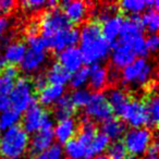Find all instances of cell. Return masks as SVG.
Instances as JSON below:
<instances>
[{
  "label": "cell",
  "instance_id": "obj_30",
  "mask_svg": "<svg viewBox=\"0 0 159 159\" xmlns=\"http://www.w3.org/2000/svg\"><path fill=\"white\" fill-rule=\"evenodd\" d=\"M96 134H97V129L95 123L91 119H86V118L83 119L82 123L80 125V131L76 139L80 142H82L85 146H89Z\"/></svg>",
  "mask_w": 159,
  "mask_h": 159
},
{
  "label": "cell",
  "instance_id": "obj_36",
  "mask_svg": "<svg viewBox=\"0 0 159 159\" xmlns=\"http://www.w3.org/2000/svg\"><path fill=\"white\" fill-rule=\"evenodd\" d=\"M32 159H64L63 148L59 144H52L48 149L35 155Z\"/></svg>",
  "mask_w": 159,
  "mask_h": 159
},
{
  "label": "cell",
  "instance_id": "obj_48",
  "mask_svg": "<svg viewBox=\"0 0 159 159\" xmlns=\"http://www.w3.org/2000/svg\"><path fill=\"white\" fill-rule=\"evenodd\" d=\"M142 159H157V157H150V156H147V157H144Z\"/></svg>",
  "mask_w": 159,
  "mask_h": 159
},
{
  "label": "cell",
  "instance_id": "obj_42",
  "mask_svg": "<svg viewBox=\"0 0 159 159\" xmlns=\"http://www.w3.org/2000/svg\"><path fill=\"white\" fill-rule=\"evenodd\" d=\"M32 83H33L34 89H37L38 91L42 89L43 87H45L47 85V81H46V77H45V74H43V73L37 74L35 77H34Z\"/></svg>",
  "mask_w": 159,
  "mask_h": 159
},
{
  "label": "cell",
  "instance_id": "obj_7",
  "mask_svg": "<svg viewBox=\"0 0 159 159\" xmlns=\"http://www.w3.org/2000/svg\"><path fill=\"white\" fill-rule=\"evenodd\" d=\"M85 113L89 118L97 122H102L112 118V110L108 104L106 95L102 92L92 94L89 104L85 107Z\"/></svg>",
  "mask_w": 159,
  "mask_h": 159
},
{
  "label": "cell",
  "instance_id": "obj_31",
  "mask_svg": "<svg viewBox=\"0 0 159 159\" xmlns=\"http://www.w3.org/2000/svg\"><path fill=\"white\" fill-rule=\"evenodd\" d=\"M141 23L143 29H145L149 34H157L159 29V14L156 10L148 9L141 16Z\"/></svg>",
  "mask_w": 159,
  "mask_h": 159
},
{
  "label": "cell",
  "instance_id": "obj_33",
  "mask_svg": "<svg viewBox=\"0 0 159 159\" xmlns=\"http://www.w3.org/2000/svg\"><path fill=\"white\" fill-rule=\"evenodd\" d=\"M21 120V113L16 112L12 108H8L0 115V129L7 130L12 126L18 125Z\"/></svg>",
  "mask_w": 159,
  "mask_h": 159
},
{
  "label": "cell",
  "instance_id": "obj_24",
  "mask_svg": "<svg viewBox=\"0 0 159 159\" xmlns=\"http://www.w3.org/2000/svg\"><path fill=\"white\" fill-rule=\"evenodd\" d=\"M70 73L64 70L59 63L51 64L45 73L47 83H49V85H57V86H64L70 81Z\"/></svg>",
  "mask_w": 159,
  "mask_h": 159
},
{
  "label": "cell",
  "instance_id": "obj_34",
  "mask_svg": "<svg viewBox=\"0 0 159 159\" xmlns=\"http://www.w3.org/2000/svg\"><path fill=\"white\" fill-rule=\"evenodd\" d=\"M91 91L86 89H74L69 97H70V100L74 106V108H85L91 99Z\"/></svg>",
  "mask_w": 159,
  "mask_h": 159
},
{
  "label": "cell",
  "instance_id": "obj_12",
  "mask_svg": "<svg viewBox=\"0 0 159 159\" xmlns=\"http://www.w3.org/2000/svg\"><path fill=\"white\" fill-rule=\"evenodd\" d=\"M79 30L72 26L68 30L59 32L51 38L45 40H46L47 48L60 52L61 50L69 48V47H75V45L79 43Z\"/></svg>",
  "mask_w": 159,
  "mask_h": 159
},
{
  "label": "cell",
  "instance_id": "obj_43",
  "mask_svg": "<svg viewBox=\"0 0 159 159\" xmlns=\"http://www.w3.org/2000/svg\"><path fill=\"white\" fill-rule=\"evenodd\" d=\"M10 27L9 18L5 16H0V36H2Z\"/></svg>",
  "mask_w": 159,
  "mask_h": 159
},
{
  "label": "cell",
  "instance_id": "obj_1",
  "mask_svg": "<svg viewBox=\"0 0 159 159\" xmlns=\"http://www.w3.org/2000/svg\"><path fill=\"white\" fill-rule=\"evenodd\" d=\"M80 51L83 62L87 64H98L108 58L111 45L104 39L100 32V25L97 21L85 23L79 31Z\"/></svg>",
  "mask_w": 159,
  "mask_h": 159
},
{
  "label": "cell",
  "instance_id": "obj_35",
  "mask_svg": "<svg viewBox=\"0 0 159 159\" xmlns=\"http://www.w3.org/2000/svg\"><path fill=\"white\" fill-rule=\"evenodd\" d=\"M89 82V68H81L70 76V86L74 89H84V85Z\"/></svg>",
  "mask_w": 159,
  "mask_h": 159
},
{
  "label": "cell",
  "instance_id": "obj_41",
  "mask_svg": "<svg viewBox=\"0 0 159 159\" xmlns=\"http://www.w3.org/2000/svg\"><path fill=\"white\" fill-rule=\"evenodd\" d=\"M16 1L13 0H0V14H8L12 12L16 8Z\"/></svg>",
  "mask_w": 159,
  "mask_h": 159
},
{
  "label": "cell",
  "instance_id": "obj_37",
  "mask_svg": "<svg viewBox=\"0 0 159 159\" xmlns=\"http://www.w3.org/2000/svg\"><path fill=\"white\" fill-rule=\"evenodd\" d=\"M26 44L30 50L37 51V52H46L47 44L46 40L40 35H26Z\"/></svg>",
  "mask_w": 159,
  "mask_h": 159
},
{
  "label": "cell",
  "instance_id": "obj_20",
  "mask_svg": "<svg viewBox=\"0 0 159 159\" xmlns=\"http://www.w3.org/2000/svg\"><path fill=\"white\" fill-rule=\"evenodd\" d=\"M19 75L16 66H6L0 73V96L9 97Z\"/></svg>",
  "mask_w": 159,
  "mask_h": 159
},
{
  "label": "cell",
  "instance_id": "obj_49",
  "mask_svg": "<svg viewBox=\"0 0 159 159\" xmlns=\"http://www.w3.org/2000/svg\"><path fill=\"white\" fill-rule=\"evenodd\" d=\"M124 159H136V157H134V156H131V155H130V156H126Z\"/></svg>",
  "mask_w": 159,
  "mask_h": 159
},
{
  "label": "cell",
  "instance_id": "obj_46",
  "mask_svg": "<svg viewBox=\"0 0 159 159\" xmlns=\"http://www.w3.org/2000/svg\"><path fill=\"white\" fill-rule=\"evenodd\" d=\"M6 66H7V62H6L5 57H3V52L1 51V49H0V71L2 70Z\"/></svg>",
  "mask_w": 159,
  "mask_h": 159
},
{
  "label": "cell",
  "instance_id": "obj_39",
  "mask_svg": "<svg viewBox=\"0 0 159 159\" xmlns=\"http://www.w3.org/2000/svg\"><path fill=\"white\" fill-rule=\"evenodd\" d=\"M22 7L27 12H37L44 7H48V1H44V0H25L22 2Z\"/></svg>",
  "mask_w": 159,
  "mask_h": 159
},
{
  "label": "cell",
  "instance_id": "obj_6",
  "mask_svg": "<svg viewBox=\"0 0 159 159\" xmlns=\"http://www.w3.org/2000/svg\"><path fill=\"white\" fill-rule=\"evenodd\" d=\"M152 141V132L150 129L137 128L126 131L123 135L122 143L131 156L137 157L147 152L148 147Z\"/></svg>",
  "mask_w": 159,
  "mask_h": 159
},
{
  "label": "cell",
  "instance_id": "obj_29",
  "mask_svg": "<svg viewBox=\"0 0 159 159\" xmlns=\"http://www.w3.org/2000/svg\"><path fill=\"white\" fill-rule=\"evenodd\" d=\"M109 145H110V139L102 134V132L97 133L92 139V142L87 146V154H89V158L92 159L96 156H99L104 152L108 149Z\"/></svg>",
  "mask_w": 159,
  "mask_h": 159
},
{
  "label": "cell",
  "instance_id": "obj_22",
  "mask_svg": "<svg viewBox=\"0 0 159 159\" xmlns=\"http://www.w3.org/2000/svg\"><path fill=\"white\" fill-rule=\"evenodd\" d=\"M144 102V108L146 113V125L156 128L159 121V100L156 93H150ZM148 128V129H149Z\"/></svg>",
  "mask_w": 159,
  "mask_h": 159
},
{
  "label": "cell",
  "instance_id": "obj_45",
  "mask_svg": "<svg viewBox=\"0 0 159 159\" xmlns=\"http://www.w3.org/2000/svg\"><path fill=\"white\" fill-rule=\"evenodd\" d=\"M8 108H10L9 97H2V96H0V112L7 110Z\"/></svg>",
  "mask_w": 159,
  "mask_h": 159
},
{
  "label": "cell",
  "instance_id": "obj_32",
  "mask_svg": "<svg viewBox=\"0 0 159 159\" xmlns=\"http://www.w3.org/2000/svg\"><path fill=\"white\" fill-rule=\"evenodd\" d=\"M147 0H125L119 3V8L123 12L132 16H139L147 9Z\"/></svg>",
  "mask_w": 159,
  "mask_h": 159
},
{
  "label": "cell",
  "instance_id": "obj_25",
  "mask_svg": "<svg viewBox=\"0 0 159 159\" xmlns=\"http://www.w3.org/2000/svg\"><path fill=\"white\" fill-rule=\"evenodd\" d=\"M143 31L144 29L141 23V16H131L130 18L123 20L119 37L122 38L136 37V36L143 35Z\"/></svg>",
  "mask_w": 159,
  "mask_h": 159
},
{
  "label": "cell",
  "instance_id": "obj_21",
  "mask_svg": "<svg viewBox=\"0 0 159 159\" xmlns=\"http://www.w3.org/2000/svg\"><path fill=\"white\" fill-rule=\"evenodd\" d=\"M64 95V86L46 85L38 91V102L42 107L55 105Z\"/></svg>",
  "mask_w": 159,
  "mask_h": 159
},
{
  "label": "cell",
  "instance_id": "obj_2",
  "mask_svg": "<svg viewBox=\"0 0 159 159\" xmlns=\"http://www.w3.org/2000/svg\"><path fill=\"white\" fill-rule=\"evenodd\" d=\"M29 146V134L20 125L3 130L0 134V156L3 159H21Z\"/></svg>",
  "mask_w": 159,
  "mask_h": 159
},
{
  "label": "cell",
  "instance_id": "obj_50",
  "mask_svg": "<svg viewBox=\"0 0 159 159\" xmlns=\"http://www.w3.org/2000/svg\"><path fill=\"white\" fill-rule=\"evenodd\" d=\"M0 130H1V129H0Z\"/></svg>",
  "mask_w": 159,
  "mask_h": 159
},
{
  "label": "cell",
  "instance_id": "obj_8",
  "mask_svg": "<svg viewBox=\"0 0 159 159\" xmlns=\"http://www.w3.org/2000/svg\"><path fill=\"white\" fill-rule=\"evenodd\" d=\"M50 119V115L45 110L44 107L34 102L24 111V116L22 118V129L27 134H34Z\"/></svg>",
  "mask_w": 159,
  "mask_h": 159
},
{
  "label": "cell",
  "instance_id": "obj_26",
  "mask_svg": "<svg viewBox=\"0 0 159 159\" xmlns=\"http://www.w3.org/2000/svg\"><path fill=\"white\" fill-rule=\"evenodd\" d=\"M102 134H105L109 139L119 141L125 134V124L120 119L111 118L102 123Z\"/></svg>",
  "mask_w": 159,
  "mask_h": 159
},
{
  "label": "cell",
  "instance_id": "obj_13",
  "mask_svg": "<svg viewBox=\"0 0 159 159\" xmlns=\"http://www.w3.org/2000/svg\"><path fill=\"white\" fill-rule=\"evenodd\" d=\"M62 10L66 18L71 24H80L86 19L89 14V6L84 1L74 0V1H63L61 2Z\"/></svg>",
  "mask_w": 159,
  "mask_h": 159
},
{
  "label": "cell",
  "instance_id": "obj_44",
  "mask_svg": "<svg viewBox=\"0 0 159 159\" xmlns=\"http://www.w3.org/2000/svg\"><path fill=\"white\" fill-rule=\"evenodd\" d=\"M158 149H159V146H158V143L156 141H152V144L149 145L147 149V154L148 156L150 157H157V154H158Z\"/></svg>",
  "mask_w": 159,
  "mask_h": 159
},
{
  "label": "cell",
  "instance_id": "obj_14",
  "mask_svg": "<svg viewBox=\"0 0 159 159\" xmlns=\"http://www.w3.org/2000/svg\"><path fill=\"white\" fill-rule=\"evenodd\" d=\"M58 63L69 73H74L83 68V58L76 47H69L58 52Z\"/></svg>",
  "mask_w": 159,
  "mask_h": 159
},
{
  "label": "cell",
  "instance_id": "obj_11",
  "mask_svg": "<svg viewBox=\"0 0 159 159\" xmlns=\"http://www.w3.org/2000/svg\"><path fill=\"white\" fill-rule=\"evenodd\" d=\"M120 117L123 119L126 124L132 126V129L144 128V125H146V113L144 102L136 98L130 99Z\"/></svg>",
  "mask_w": 159,
  "mask_h": 159
},
{
  "label": "cell",
  "instance_id": "obj_47",
  "mask_svg": "<svg viewBox=\"0 0 159 159\" xmlns=\"http://www.w3.org/2000/svg\"><path fill=\"white\" fill-rule=\"evenodd\" d=\"M92 159H109V158L107 156H105V155H99V156H96Z\"/></svg>",
  "mask_w": 159,
  "mask_h": 159
},
{
  "label": "cell",
  "instance_id": "obj_27",
  "mask_svg": "<svg viewBox=\"0 0 159 159\" xmlns=\"http://www.w3.org/2000/svg\"><path fill=\"white\" fill-rule=\"evenodd\" d=\"M63 154L68 159H89L87 146H85L77 139H72L64 144Z\"/></svg>",
  "mask_w": 159,
  "mask_h": 159
},
{
  "label": "cell",
  "instance_id": "obj_4",
  "mask_svg": "<svg viewBox=\"0 0 159 159\" xmlns=\"http://www.w3.org/2000/svg\"><path fill=\"white\" fill-rule=\"evenodd\" d=\"M33 83L27 77L16 79L11 93L9 95L10 106L16 112L22 113L35 102Z\"/></svg>",
  "mask_w": 159,
  "mask_h": 159
},
{
  "label": "cell",
  "instance_id": "obj_3",
  "mask_svg": "<svg viewBox=\"0 0 159 159\" xmlns=\"http://www.w3.org/2000/svg\"><path fill=\"white\" fill-rule=\"evenodd\" d=\"M154 66L146 58H136L122 69L121 81L129 86L142 87L152 83Z\"/></svg>",
  "mask_w": 159,
  "mask_h": 159
},
{
  "label": "cell",
  "instance_id": "obj_10",
  "mask_svg": "<svg viewBox=\"0 0 159 159\" xmlns=\"http://www.w3.org/2000/svg\"><path fill=\"white\" fill-rule=\"evenodd\" d=\"M53 122L52 119L48 120L43 125V128L36 133H34L33 137L30 139V150L32 154L37 155L44 150L48 149L53 144Z\"/></svg>",
  "mask_w": 159,
  "mask_h": 159
},
{
  "label": "cell",
  "instance_id": "obj_16",
  "mask_svg": "<svg viewBox=\"0 0 159 159\" xmlns=\"http://www.w3.org/2000/svg\"><path fill=\"white\" fill-rule=\"evenodd\" d=\"M109 81V71L102 63L93 64L89 68V82L92 89L100 92L106 87Z\"/></svg>",
  "mask_w": 159,
  "mask_h": 159
},
{
  "label": "cell",
  "instance_id": "obj_9",
  "mask_svg": "<svg viewBox=\"0 0 159 159\" xmlns=\"http://www.w3.org/2000/svg\"><path fill=\"white\" fill-rule=\"evenodd\" d=\"M109 55H110L111 64L115 70H119V69L122 70L126 66H129L133 60L136 59V56L131 49L130 44L120 38H118L113 43L111 47V52Z\"/></svg>",
  "mask_w": 159,
  "mask_h": 159
},
{
  "label": "cell",
  "instance_id": "obj_19",
  "mask_svg": "<svg viewBox=\"0 0 159 159\" xmlns=\"http://www.w3.org/2000/svg\"><path fill=\"white\" fill-rule=\"evenodd\" d=\"M106 98L108 100V104L110 106L112 112L118 116H121L124 108H125L126 105L129 104V102L131 99L128 93L124 89H119V87H113V89H109Z\"/></svg>",
  "mask_w": 159,
  "mask_h": 159
},
{
  "label": "cell",
  "instance_id": "obj_28",
  "mask_svg": "<svg viewBox=\"0 0 159 159\" xmlns=\"http://www.w3.org/2000/svg\"><path fill=\"white\" fill-rule=\"evenodd\" d=\"M74 113H75V108L72 102H71L69 96L63 95L55 104V107H53V116H55V118L58 121L72 118V116Z\"/></svg>",
  "mask_w": 159,
  "mask_h": 159
},
{
  "label": "cell",
  "instance_id": "obj_23",
  "mask_svg": "<svg viewBox=\"0 0 159 159\" xmlns=\"http://www.w3.org/2000/svg\"><path fill=\"white\" fill-rule=\"evenodd\" d=\"M27 47L22 42H13L7 44L3 51V57L7 63H10V66H16L20 64L26 53Z\"/></svg>",
  "mask_w": 159,
  "mask_h": 159
},
{
  "label": "cell",
  "instance_id": "obj_5",
  "mask_svg": "<svg viewBox=\"0 0 159 159\" xmlns=\"http://www.w3.org/2000/svg\"><path fill=\"white\" fill-rule=\"evenodd\" d=\"M38 26L40 36L44 39H49L59 32L72 27V24L68 21L63 12L56 7L48 9L40 16Z\"/></svg>",
  "mask_w": 159,
  "mask_h": 159
},
{
  "label": "cell",
  "instance_id": "obj_38",
  "mask_svg": "<svg viewBox=\"0 0 159 159\" xmlns=\"http://www.w3.org/2000/svg\"><path fill=\"white\" fill-rule=\"evenodd\" d=\"M126 157V149L121 141H115L108 147L109 159H124Z\"/></svg>",
  "mask_w": 159,
  "mask_h": 159
},
{
  "label": "cell",
  "instance_id": "obj_17",
  "mask_svg": "<svg viewBox=\"0 0 159 159\" xmlns=\"http://www.w3.org/2000/svg\"><path fill=\"white\" fill-rule=\"evenodd\" d=\"M47 60L46 52H37L27 49L22 62L20 63L21 70L27 74H34L40 70Z\"/></svg>",
  "mask_w": 159,
  "mask_h": 159
},
{
  "label": "cell",
  "instance_id": "obj_18",
  "mask_svg": "<svg viewBox=\"0 0 159 159\" xmlns=\"http://www.w3.org/2000/svg\"><path fill=\"white\" fill-rule=\"evenodd\" d=\"M122 23H123V19L118 14H115L102 22V26H100L102 36L110 45L111 43H115L119 38Z\"/></svg>",
  "mask_w": 159,
  "mask_h": 159
},
{
  "label": "cell",
  "instance_id": "obj_40",
  "mask_svg": "<svg viewBox=\"0 0 159 159\" xmlns=\"http://www.w3.org/2000/svg\"><path fill=\"white\" fill-rule=\"evenodd\" d=\"M145 46L148 52H156L159 47V38L157 34H149L145 38Z\"/></svg>",
  "mask_w": 159,
  "mask_h": 159
},
{
  "label": "cell",
  "instance_id": "obj_15",
  "mask_svg": "<svg viewBox=\"0 0 159 159\" xmlns=\"http://www.w3.org/2000/svg\"><path fill=\"white\" fill-rule=\"evenodd\" d=\"M77 132V123L73 118L60 120L56 125H53V137L59 145L68 143L70 139H74Z\"/></svg>",
  "mask_w": 159,
  "mask_h": 159
}]
</instances>
